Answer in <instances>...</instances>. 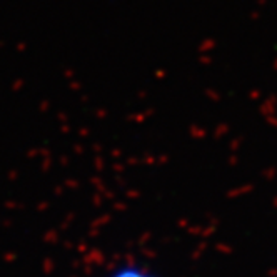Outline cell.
<instances>
[{"label":"cell","mask_w":277,"mask_h":277,"mask_svg":"<svg viewBox=\"0 0 277 277\" xmlns=\"http://www.w3.org/2000/svg\"><path fill=\"white\" fill-rule=\"evenodd\" d=\"M104 277H159L152 269H149L142 264L125 262L120 266L110 269Z\"/></svg>","instance_id":"1"}]
</instances>
